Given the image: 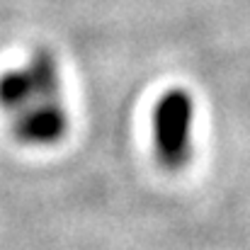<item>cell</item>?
Returning a JSON list of instances; mask_svg holds the SVG:
<instances>
[{
  "label": "cell",
  "instance_id": "cell-1",
  "mask_svg": "<svg viewBox=\"0 0 250 250\" xmlns=\"http://www.w3.org/2000/svg\"><path fill=\"white\" fill-rule=\"evenodd\" d=\"M194 100L187 90L172 87L161 95L153 109V148L167 170H180L192 158Z\"/></svg>",
  "mask_w": 250,
  "mask_h": 250
},
{
  "label": "cell",
  "instance_id": "cell-2",
  "mask_svg": "<svg viewBox=\"0 0 250 250\" xmlns=\"http://www.w3.org/2000/svg\"><path fill=\"white\" fill-rule=\"evenodd\" d=\"M68 131V117L61 100H46L12 117V134L29 146L59 144Z\"/></svg>",
  "mask_w": 250,
  "mask_h": 250
},
{
  "label": "cell",
  "instance_id": "cell-3",
  "mask_svg": "<svg viewBox=\"0 0 250 250\" xmlns=\"http://www.w3.org/2000/svg\"><path fill=\"white\" fill-rule=\"evenodd\" d=\"M37 102H46V100H42L37 95L27 68L7 71V73L0 76V109H5L15 117V114L24 112L27 107H32Z\"/></svg>",
  "mask_w": 250,
  "mask_h": 250
}]
</instances>
